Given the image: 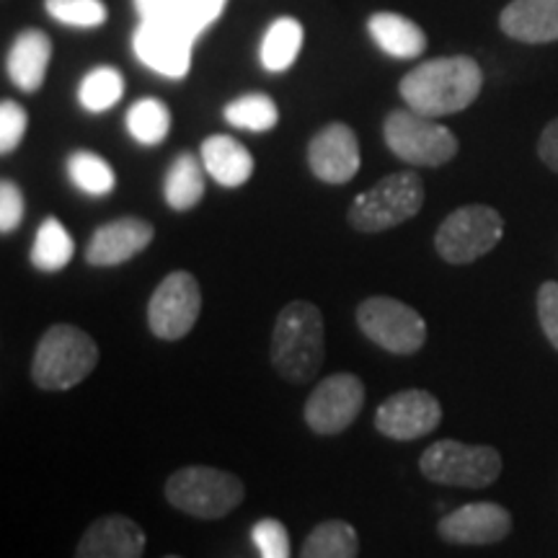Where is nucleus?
<instances>
[{
	"label": "nucleus",
	"instance_id": "1",
	"mask_svg": "<svg viewBox=\"0 0 558 558\" xmlns=\"http://www.w3.org/2000/svg\"><path fill=\"white\" fill-rule=\"evenodd\" d=\"M481 86H484V73L478 62L456 54V58H435L416 65L403 75L399 90L411 111L437 120L469 109L478 99Z\"/></svg>",
	"mask_w": 558,
	"mask_h": 558
},
{
	"label": "nucleus",
	"instance_id": "2",
	"mask_svg": "<svg viewBox=\"0 0 558 558\" xmlns=\"http://www.w3.org/2000/svg\"><path fill=\"white\" fill-rule=\"evenodd\" d=\"M324 316L308 300H292L277 313L269 360L282 380L303 386L324 365Z\"/></svg>",
	"mask_w": 558,
	"mask_h": 558
},
{
	"label": "nucleus",
	"instance_id": "3",
	"mask_svg": "<svg viewBox=\"0 0 558 558\" xmlns=\"http://www.w3.org/2000/svg\"><path fill=\"white\" fill-rule=\"evenodd\" d=\"M99 365V347L88 331L54 324L41 333L32 360V380L41 390H70Z\"/></svg>",
	"mask_w": 558,
	"mask_h": 558
},
{
	"label": "nucleus",
	"instance_id": "4",
	"mask_svg": "<svg viewBox=\"0 0 558 558\" xmlns=\"http://www.w3.org/2000/svg\"><path fill=\"white\" fill-rule=\"evenodd\" d=\"M166 501L197 520H220L246 497V486L235 473L209 465H186L166 481Z\"/></svg>",
	"mask_w": 558,
	"mask_h": 558
},
{
	"label": "nucleus",
	"instance_id": "5",
	"mask_svg": "<svg viewBox=\"0 0 558 558\" xmlns=\"http://www.w3.org/2000/svg\"><path fill=\"white\" fill-rule=\"evenodd\" d=\"M424 207V181L414 171H399L362 192L349 207L347 220L357 233H383L416 218Z\"/></svg>",
	"mask_w": 558,
	"mask_h": 558
},
{
	"label": "nucleus",
	"instance_id": "6",
	"mask_svg": "<svg viewBox=\"0 0 558 558\" xmlns=\"http://www.w3.org/2000/svg\"><path fill=\"white\" fill-rule=\"evenodd\" d=\"M418 471L432 484L484 488L501 473L499 450L488 445H465L460 439H437L418 458Z\"/></svg>",
	"mask_w": 558,
	"mask_h": 558
},
{
	"label": "nucleus",
	"instance_id": "7",
	"mask_svg": "<svg viewBox=\"0 0 558 558\" xmlns=\"http://www.w3.org/2000/svg\"><path fill=\"white\" fill-rule=\"evenodd\" d=\"M383 137L390 153L411 166L437 169L458 153V137L445 124L411 109L390 111L383 124Z\"/></svg>",
	"mask_w": 558,
	"mask_h": 558
},
{
	"label": "nucleus",
	"instance_id": "8",
	"mask_svg": "<svg viewBox=\"0 0 558 558\" xmlns=\"http://www.w3.org/2000/svg\"><path fill=\"white\" fill-rule=\"evenodd\" d=\"M505 235V218L488 205H465L452 209L435 233V248L448 264L478 262L488 251L497 248Z\"/></svg>",
	"mask_w": 558,
	"mask_h": 558
},
{
	"label": "nucleus",
	"instance_id": "9",
	"mask_svg": "<svg viewBox=\"0 0 558 558\" xmlns=\"http://www.w3.org/2000/svg\"><path fill=\"white\" fill-rule=\"evenodd\" d=\"M357 326L365 337L390 354L409 357L427 341V320L403 300L373 295L357 308Z\"/></svg>",
	"mask_w": 558,
	"mask_h": 558
},
{
	"label": "nucleus",
	"instance_id": "10",
	"mask_svg": "<svg viewBox=\"0 0 558 558\" xmlns=\"http://www.w3.org/2000/svg\"><path fill=\"white\" fill-rule=\"evenodd\" d=\"M202 313V290L197 277L179 269L163 277L148 300V326L153 337L179 341L197 326Z\"/></svg>",
	"mask_w": 558,
	"mask_h": 558
},
{
	"label": "nucleus",
	"instance_id": "11",
	"mask_svg": "<svg viewBox=\"0 0 558 558\" xmlns=\"http://www.w3.org/2000/svg\"><path fill=\"white\" fill-rule=\"evenodd\" d=\"M362 407H365V386L357 375L333 373L311 390L303 418L311 432L331 437L352 427L362 414Z\"/></svg>",
	"mask_w": 558,
	"mask_h": 558
},
{
	"label": "nucleus",
	"instance_id": "12",
	"mask_svg": "<svg viewBox=\"0 0 558 558\" xmlns=\"http://www.w3.org/2000/svg\"><path fill=\"white\" fill-rule=\"evenodd\" d=\"M442 422V407L429 390L409 388L388 396L375 411V429L396 442L427 437Z\"/></svg>",
	"mask_w": 558,
	"mask_h": 558
},
{
	"label": "nucleus",
	"instance_id": "13",
	"mask_svg": "<svg viewBox=\"0 0 558 558\" xmlns=\"http://www.w3.org/2000/svg\"><path fill=\"white\" fill-rule=\"evenodd\" d=\"M194 37L173 19H143L135 32V52L166 78H184L192 65Z\"/></svg>",
	"mask_w": 558,
	"mask_h": 558
},
{
	"label": "nucleus",
	"instance_id": "14",
	"mask_svg": "<svg viewBox=\"0 0 558 558\" xmlns=\"http://www.w3.org/2000/svg\"><path fill=\"white\" fill-rule=\"evenodd\" d=\"M437 533L450 546H494L512 533V514L497 501H473L445 514Z\"/></svg>",
	"mask_w": 558,
	"mask_h": 558
},
{
	"label": "nucleus",
	"instance_id": "15",
	"mask_svg": "<svg viewBox=\"0 0 558 558\" xmlns=\"http://www.w3.org/2000/svg\"><path fill=\"white\" fill-rule=\"evenodd\" d=\"M308 166L313 177L326 184H347L360 171V143L344 122H331L308 143Z\"/></svg>",
	"mask_w": 558,
	"mask_h": 558
},
{
	"label": "nucleus",
	"instance_id": "16",
	"mask_svg": "<svg viewBox=\"0 0 558 558\" xmlns=\"http://www.w3.org/2000/svg\"><path fill=\"white\" fill-rule=\"evenodd\" d=\"M156 228L143 218H117L94 230L86 262L90 267H120L150 246Z\"/></svg>",
	"mask_w": 558,
	"mask_h": 558
},
{
	"label": "nucleus",
	"instance_id": "17",
	"mask_svg": "<svg viewBox=\"0 0 558 558\" xmlns=\"http://www.w3.org/2000/svg\"><path fill=\"white\" fill-rule=\"evenodd\" d=\"M145 543V530L128 514H104L86 527L75 558H143Z\"/></svg>",
	"mask_w": 558,
	"mask_h": 558
},
{
	"label": "nucleus",
	"instance_id": "18",
	"mask_svg": "<svg viewBox=\"0 0 558 558\" xmlns=\"http://www.w3.org/2000/svg\"><path fill=\"white\" fill-rule=\"evenodd\" d=\"M507 37L546 45L558 39V0H512L499 19Z\"/></svg>",
	"mask_w": 558,
	"mask_h": 558
},
{
	"label": "nucleus",
	"instance_id": "19",
	"mask_svg": "<svg viewBox=\"0 0 558 558\" xmlns=\"http://www.w3.org/2000/svg\"><path fill=\"white\" fill-rule=\"evenodd\" d=\"M199 156L209 177L218 181L220 186H228V190L243 186L254 173V156L246 150V145H241L239 140L230 135L207 137L202 143Z\"/></svg>",
	"mask_w": 558,
	"mask_h": 558
},
{
	"label": "nucleus",
	"instance_id": "20",
	"mask_svg": "<svg viewBox=\"0 0 558 558\" xmlns=\"http://www.w3.org/2000/svg\"><path fill=\"white\" fill-rule=\"evenodd\" d=\"M52 60V41L45 32L19 34L9 52V75L24 94H37Z\"/></svg>",
	"mask_w": 558,
	"mask_h": 558
},
{
	"label": "nucleus",
	"instance_id": "21",
	"mask_svg": "<svg viewBox=\"0 0 558 558\" xmlns=\"http://www.w3.org/2000/svg\"><path fill=\"white\" fill-rule=\"evenodd\" d=\"M369 37L383 52L399 60H414L427 50V34H424L414 21L401 16V13H373L367 21Z\"/></svg>",
	"mask_w": 558,
	"mask_h": 558
},
{
	"label": "nucleus",
	"instance_id": "22",
	"mask_svg": "<svg viewBox=\"0 0 558 558\" xmlns=\"http://www.w3.org/2000/svg\"><path fill=\"white\" fill-rule=\"evenodd\" d=\"M202 169L205 166H199L194 153H181L173 160L163 181V194L171 209L186 213V209L199 205L202 197H205V173H202Z\"/></svg>",
	"mask_w": 558,
	"mask_h": 558
},
{
	"label": "nucleus",
	"instance_id": "23",
	"mask_svg": "<svg viewBox=\"0 0 558 558\" xmlns=\"http://www.w3.org/2000/svg\"><path fill=\"white\" fill-rule=\"evenodd\" d=\"M73 254L75 243L70 239L68 228L58 218H47L41 222L29 251L32 267L37 271H45V275H54V271L68 267Z\"/></svg>",
	"mask_w": 558,
	"mask_h": 558
},
{
	"label": "nucleus",
	"instance_id": "24",
	"mask_svg": "<svg viewBox=\"0 0 558 558\" xmlns=\"http://www.w3.org/2000/svg\"><path fill=\"white\" fill-rule=\"evenodd\" d=\"M360 535L344 520H326L308 533L300 558H357Z\"/></svg>",
	"mask_w": 558,
	"mask_h": 558
},
{
	"label": "nucleus",
	"instance_id": "25",
	"mask_svg": "<svg viewBox=\"0 0 558 558\" xmlns=\"http://www.w3.org/2000/svg\"><path fill=\"white\" fill-rule=\"evenodd\" d=\"M303 26L300 21L284 16L277 19L275 24L269 26L267 34H264L262 41V65L269 70V73H282L288 70L295 58L303 50Z\"/></svg>",
	"mask_w": 558,
	"mask_h": 558
},
{
	"label": "nucleus",
	"instance_id": "26",
	"mask_svg": "<svg viewBox=\"0 0 558 558\" xmlns=\"http://www.w3.org/2000/svg\"><path fill=\"white\" fill-rule=\"evenodd\" d=\"M68 173L70 181L83 194H90V197H104L117 186V173L101 156L90 150H75L68 160Z\"/></svg>",
	"mask_w": 558,
	"mask_h": 558
},
{
	"label": "nucleus",
	"instance_id": "27",
	"mask_svg": "<svg viewBox=\"0 0 558 558\" xmlns=\"http://www.w3.org/2000/svg\"><path fill=\"white\" fill-rule=\"evenodd\" d=\"M128 130L140 145L163 143L171 130V111L160 99H140L128 111Z\"/></svg>",
	"mask_w": 558,
	"mask_h": 558
},
{
	"label": "nucleus",
	"instance_id": "28",
	"mask_svg": "<svg viewBox=\"0 0 558 558\" xmlns=\"http://www.w3.org/2000/svg\"><path fill=\"white\" fill-rule=\"evenodd\" d=\"M222 117L239 130L269 132L279 122V109L267 94H246L241 99L230 101Z\"/></svg>",
	"mask_w": 558,
	"mask_h": 558
},
{
	"label": "nucleus",
	"instance_id": "29",
	"mask_svg": "<svg viewBox=\"0 0 558 558\" xmlns=\"http://www.w3.org/2000/svg\"><path fill=\"white\" fill-rule=\"evenodd\" d=\"M122 94H124V81L120 70L101 65L90 70L86 78L81 81L78 101L86 111L99 114V111H107L114 107V104L122 99Z\"/></svg>",
	"mask_w": 558,
	"mask_h": 558
},
{
	"label": "nucleus",
	"instance_id": "30",
	"mask_svg": "<svg viewBox=\"0 0 558 558\" xmlns=\"http://www.w3.org/2000/svg\"><path fill=\"white\" fill-rule=\"evenodd\" d=\"M45 9L60 24L81 29H94L107 21V5L101 0H45Z\"/></svg>",
	"mask_w": 558,
	"mask_h": 558
},
{
	"label": "nucleus",
	"instance_id": "31",
	"mask_svg": "<svg viewBox=\"0 0 558 558\" xmlns=\"http://www.w3.org/2000/svg\"><path fill=\"white\" fill-rule=\"evenodd\" d=\"M226 3L228 0H179L177 9H173L166 19H173L197 39L199 34L220 16Z\"/></svg>",
	"mask_w": 558,
	"mask_h": 558
},
{
	"label": "nucleus",
	"instance_id": "32",
	"mask_svg": "<svg viewBox=\"0 0 558 558\" xmlns=\"http://www.w3.org/2000/svg\"><path fill=\"white\" fill-rule=\"evenodd\" d=\"M251 538L262 558H292L290 533L282 522L275 518H264L251 530Z\"/></svg>",
	"mask_w": 558,
	"mask_h": 558
},
{
	"label": "nucleus",
	"instance_id": "33",
	"mask_svg": "<svg viewBox=\"0 0 558 558\" xmlns=\"http://www.w3.org/2000/svg\"><path fill=\"white\" fill-rule=\"evenodd\" d=\"M26 128H29V117H26L21 104H0V153H3V156H11V153L19 148L21 140L26 135Z\"/></svg>",
	"mask_w": 558,
	"mask_h": 558
},
{
	"label": "nucleus",
	"instance_id": "34",
	"mask_svg": "<svg viewBox=\"0 0 558 558\" xmlns=\"http://www.w3.org/2000/svg\"><path fill=\"white\" fill-rule=\"evenodd\" d=\"M24 220V194L16 181H0V233H13Z\"/></svg>",
	"mask_w": 558,
	"mask_h": 558
},
{
	"label": "nucleus",
	"instance_id": "35",
	"mask_svg": "<svg viewBox=\"0 0 558 558\" xmlns=\"http://www.w3.org/2000/svg\"><path fill=\"white\" fill-rule=\"evenodd\" d=\"M535 305H538L541 329L558 352V282H543Z\"/></svg>",
	"mask_w": 558,
	"mask_h": 558
},
{
	"label": "nucleus",
	"instance_id": "36",
	"mask_svg": "<svg viewBox=\"0 0 558 558\" xmlns=\"http://www.w3.org/2000/svg\"><path fill=\"white\" fill-rule=\"evenodd\" d=\"M538 156L550 171L558 173V117L546 124L538 140Z\"/></svg>",
	"mask_w": 558,
	"mask_h": 558
},
{
	"label": "nucleus",
	"instance_id": "37",
	"mask_svg": "<svg viewBox=\"0 0 558 558\" xmlns=\"http://www.w3.org/2000/svg\"><path fill=\"white\" fill-rule=\"evenodd\" d=\"M135 3L143 19H166L177 9L179 0H135Z\"/></svg>",
	"mask_w": 558,
	"mask_h": 558
},
{
	"label": "nucleus",
	"instance_id": "38",
	"mask_svg": "<svg viewBox=\"0 0 558 558\" xmlns=\"http://www.w3.org/2000/svg\"><path fill=\"white\" fill-rule=\"evenodd\" d=\"M163 558H181V556H163Z\"/></svg>",
	"mask_w": 558,
	"mask_h": 558
}]
</instances>
